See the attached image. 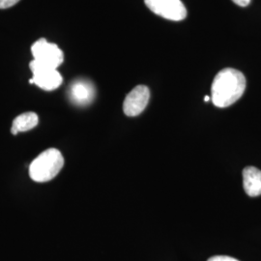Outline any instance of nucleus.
Wrapping results in <instances>:
<instances>
[{"label":"nucleus","instance_id":"f257e3e1","mask_svg":"<svg viewBox=\"0 0 261 261\" xmlns=\"http://www.w3.org/2000/svg\"><path fill=\"white\" fill-rule=\"evenodd\" d=\"M245 89V75L236 69L225 68L215 76L211 87V101L218 108H227L242 97Z\"/></svg>","mask_w":261,"mask_h":261},{"label":"nucleus","instance_id":"f03ea898","mask_svg":"<svg viewBox=\"0 0 261 261\" xmlns=\"http://www.w3.org/2000/svg\"><path fill=\"white\" fill-rule=\"evenodd\" d=\"M64 166V158L59 150L49 148L41 153L29 167V176L38 183L56 178Z\"/></svg>","mask_w":261,"mask_h":261},{"label":"nucleus","instance_id":"7ed1b4c3","mask_svg":"<svg viewBox=\"0 0 261 261\" xmlns=\"http://www.w3.org/2000/svg\"><path fill=\"white\" fill-rule=\"evenodd\" d=\"M33 60L42 66L57 69L64 61L63 51L56 44L40 39L31 47Z\"/></svg>","mask_w":261,"mask_h":261},{"label":"nucleus","instance_id":"20e7f679","mask_svg":"<svg viewBox=\"0 0 261 261\" xmlns=\"http://www.w3.org/2000/svg\"><path fill=\"white\" fill-rule=\"evenodd\" d=\"M33 76L29 81L31 84H36L43 90L53 91L57 89L63 82L62 75L57 69L40 65L32 60L29 64Z\"/></svg>","mask_w":261,"mask_h":261},{"label":"nucleus","instance_id":"39448f33","mask_svg":"<svg viewBox=\"0 0 261 261\" xmlns=\"http://www.w3.org/2000/svg\"><path fill=\"white\" fill-rule=\"evenodd\" d=\"M154 14L164 19L180 21L186 19L187 9L181 0H144Z\"/></svg>","mask_w":261,"mask_h":261},{"label":"nucleus","instance_id":"423d86ee","mask_svg":"<svg viewBox=\"0 0 261 261\" xmlns=\"http://www.w3.org/2000/svg\"><path fill=\"white\" fill-rule=\"evenodd\" d=\"M149 99V88L145 85H138L125 98L123 112L130 117L138 116L145 110Z\"/></svg>","mask_w":261,"mask_h":261},{"label":"nucleus","instance_id":"0eeeda50","mask_svg":"<svg viewBox=\"0 0 261 261\" xmlns=\"http://www.w3.org/2000/svg\"><path fill=\"white\" fill-rule=\"evenodd\" d=\"M70 99L77 106H86L93 101L95 89L93 84L85 80L74 82L69 90Z\"/></svg>","mask_w":261,"mask_h":261},{"label":"nucleus","instance_id":"6e6552de","mask_svg":"<svg viewBox=\"0 0 261 261\" xmlns=\"http://www.w3.org/2000/svg\"><path fill=\"white\" fill-rule=\"evenodd\" d=\"M243 185L249 196H261V170L254 167H248L243 170Z\"/></svg>","mask_w":261,"mask_h":261},{"label":"nucleus","instance_id":"1a4fd4ad","mask_svg":"<svg viewBox=\"0 0 261 261\" xmlns=\"http://www.w3.org/2000/svg\"><path fill=\"white\" fill-rule=\"evenodd\" d=\"M39 123V117L35 112H25L15 118L12 124L11 133L17 135L34 129Z\"/></svg>","mask_w":261,"mask_h":261},{"label":"nucleus","instance_id":"9d476101","mask_svg":"<svg viewBox=\"0 0 261 261\" xmlns=\"http://www.w3.org/2000/svg\"><path fill=\"white\" fill-rule=\"evenodd\" d=\"M19 0H0V9H7L16 5Z\"/></svg>","mask_w":261,"mask_h":261},{"label":"nucleus","instance_id":"9b49d317","mask_svg":"<svg viewBox=\"0 0 261 261\" xmlns=\"http://www.w3.org/2000/svg\"><path fill=\"white\" fill-rule=\"evenodd\" d=\"M207 261H239L231 256H227V255H215L210 257Z\"/></svg>","mask_w":261,"mask_h":261},{"label":"nucleus","instance_id":"f8f14e48","mask_svg":"<svg viewBox=\"0 0 261 261\" xmlns=\"http://www.w3.org/2000/svg\"><path fill=\"white\" fill-rule=\"evenodd\" d=\"M232 1L236 5L241 6V7H246L251 3V0H232Z\"/></svg>","mask_w":261,"mask_h":261},{"label":"nucleus","instance_id":"ddd939ff","mask_svg":"<svg viewBox=\"0 0 261 261\" xmlns=\"http://www.w3.org/2000/svg\"><path fill=\"white\" fill-rule=\"evenodd\" d=\"M210 100H211V97H210V96H205V97H204V101H205V102H209Z\"/></svg>","mask_w":261,"mask_h":261}]
</instances>
